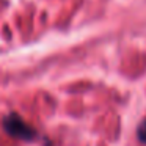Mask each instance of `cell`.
I'll return each instance as SVG.
<instances>
[{
  "mask_svg": "<svg viewBox=\"0 0 146 146\" xmlns=\"http://www.w3.org/2000/svg\"><path fill=\"white\" fill-rule=\"evenodd\" d=\"M3 129L13 138H19L24 141H32L38 137V132L17 113H10L3 118Z\"/></svg>",
  "mask_w": 146,
  "mask_h": 146,
  "instance_id": "6da1fadb",
  "label": "cell"
},
{
  "mask_svg": "<svg viewBox=\"0 0 146 146\" xmlns=\"http://www.w3.org/2000/svg\"><path fill=\"white\" fill-rule=\"evenodd\" d=\"M137 137H138L140 141L146 145V118L141 119V123L138 124V127H137Z\"/></svg>",
  "mask_w": 146,
  "mask_h": 146,
  "instance_id": "7a4b0ae2",
  "label": "cell"
}]
</instances>
